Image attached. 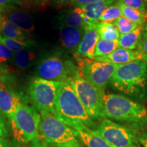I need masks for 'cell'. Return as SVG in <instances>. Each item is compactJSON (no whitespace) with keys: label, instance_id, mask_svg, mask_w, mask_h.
Segmentation results:
<instances>
[{"label":"cell","instance_id":"7c38bea8","mask_svg":"<svg viewBox=\"0 0 147 147\" xmlns=\"http://www.w3.org/2000/svg\"><path fill=\"white\" fill-rule=\"evenodd\" d=\"M0 14L28 36L34 32V21L26 11L16 6L0 7Z\"/></svg>","mask_w":147,"mask_h":147},{"label":"cell","instance_id":"7a4b0ae2","mask_svg":"<svg viewBox=\"0 0 147 147\" xmlns=\"http://www.w3.org/2000/svg\"><path fill=\"white\" fill-rule=\"evenodd\" d=\"M55 115L75 131L87 127L95 130L97 126L79 100L70 82H63L59 90Z\"/></svg>","mask_w":147,"mask_h":147},{"label":"cell","instance_id":"6da1fadb","mask_svg":"<svg viewBox=\"0 0 147 147\" xmlns=\"http://www.w3.org/2000/svg\"><path fill=\"white\" fill-rule=\"evenodd\" d=\"M106 119L135 130L147 127V108L121 95L105 93L103 96Z\"/></svg>","mask_w":147,"mask_h":147},{"label":"cell","instance_id":"52a82bcc","mask_svg":"<svg viewBox=\"0 0 147 147\" xmlns=\"http://www.w3.org/2000/svg\"><path fill=\"white\" fill-rule=\"evenodd\" d=\"M63 82L34 77L29 84V94L34 108L40 114L50 113L55 115L58 92Z\"/></svg>","mask_w":147,"mask_h":147},{"label":"cell","instance_id":"8992f818","mask_svg":"<svg viewBox=\"0 0 147 147\" xmlns=\"http://www.w3.org/2000/svg\"><path fill=\"white\" fill-rule=\"evenodd\" d=\"M70 82L90 117L93 120L100 121L106 119L103 104L104 91L87 81L80 74L75 76Z\"/></svg>","mask_w":147,"mask_h":147},{"label":"cell","instance_id":"d4e9b609","mask_svg":"<svg viewBox=\"0 0 147 147\" xmlns=\"http://www.w3.org/2000/svg\"><path fill=\"white\" fill-rule=\"evenodd\" d=\"M119 47L118 40L110 41L100 39L97 42L94 52V57H103L110 54ZM93 57V58H94Z\"/></svg>","mask_w":147,"mask_h":147},{"label":"cell","instance_id":"d590c367","mask_svg":"<svg viewBox=\"0 0 147 147\" xmlns=\"http://www.w3.org/2000/svg\"><path fill=\"white\" fill-rule=\"evenodd\" d=\"M0 147H10L8 140L5 138H0Z\"/></svg>","mask_w":147,"mask_h":147},{"label":"cell","instance_id":"8d00e7d4","mask_svg":"<svg viewBox=\"0 0 147 147\" xmlns=\"http://www.w3.org/2000/svg\"><path fill=\"white\" fill-rule=\"evenodd\" d=\"M73 0H57V1L60 4H66V3H71Z\"/></svg>","mask_w":147,"mask_h":147},{"label":"cell","instance_id":"3957f363","mask_svg":"<svg viewBox=\"0 0 147 147\" xmlns=\"http://www.w3.org/2000/svg\"><path fill=\"white\" fill-rule=\"evenodd\" d=\"M110 84L126 95H142L147 85V65L138 59L130 63L118 65Z\"/></svg>","mask_w":147,"mask_h":147},{"label":"cell","instance_id":"44dd1931","mask_svg":"<svg viewBox=\"0 0 147 147\" xmlns=\"http://www.w3.org/2000/svg\"><path fill=\"white\" fill-rule=\"evenodd\" d=\"M144 33V29L143 27L139 26L133 32L126 34L120 35L118 40L119 47L135 51L139 45L140 42L142 41Z\"/></svg>","mask_w":147,"mask_h":147},{"label":"cell","instance_id":"f1b7e54d","mask_svg":"<svg viewBox=\"0 0 147 147\" xmlns=\"http://www.w3.org/2000/svg\"><path fill=\"white\" fill-rule=\"evenodd\" d=\"M14 53L10 51L8 48L0 43V64H5L12 62L13 60Z\"/></svg>","mask_w":147,"mask_h":147},{"label":"cell","instance_id":"277c9868","mask_svg":"<svg viewBox=\"0 0 147 147\" xmlns=\"http://www.w3.org/2000/svg\"><path fill=\"white\" fill-rule=\"evenodd\" d=\"M38 135L34 141L42 142V145H59L78 142L76 131L62 122L52 113L40 114Z\"/></svg>","mask_w":147,"mask_h":147},{"label":"cell","instance_id":"4316f807","mask_svg":"<svg viewBox=\"0 0 147 147\" xmlns=\"http://www.w3.org/2000/svg\"><path fill=\"white\" fill-rule=\"evenodd\" d=\"M113 23L117 27L120 35L126 34L133 32L134 30L138 28V27H139L133 22L124 17L123 16H121V17L117 18Z\"/></svg>","mask_w":147,"mask_h":147},{"label":"cell","instance_id":"4dcf8cb0","mask_svg":"<svg viewBox=\"0 0 147 147\" xmlns=\"http://www.w3.org/2000/svg\"><path fill=\"white\" fill-rule=\"evenodd\" d=\"M8 131L7 129L5 121L3 117L2 114L0 113V138H5L8 136Z\"/></svg>","mask_w":147,"mask_h":147},{"label":"cell","instance_id":"484cf974","mask_svg":"<svg viewBox=\"0 0 147 147\" xmlns=\"http://www.w3.org/2000/svg\"><path fill=\"white\" fill-rule=\"evenodd\" d=\"M121 16H122V12H121L120 6L116 3V4L110 5L103 12L99 21L113 23Z\"/></svg>","mask_w":147,"mask_h":147},{"label":"cell","instance_id":"e575fe53","mask_svg":"<svg viewBox=\"0 0 147 147\" xmlns=\"http://www.w3.org/2000/svg\"><path fill=\"white\" fill-rule=\"evenodd\" d=\"M56 147H80V144H79V142H72L66 143V144H63L57 145Z\"/></svg>","mask_w":147,"mask_h":147},{"label":"cell","instance_id":"4fadbf2b","mask_svg":"<svg viewBox=\"0 0 147 147\" xmlns=\"http://www.w3.org/2000/svg\"><path fill=\"white\" fill-rule=\"evenodd\" d=\"M95 25L84 27V36L76 50V56L89 59L94 57L95 47L100 40Z\"/></svg>","mask_w":147,"mask_h":147},{"label":"cell","instance_id":"836d02e7","mask_svg":"<svg viewBox=\"0 0 147 147\" xmlns=\"http://www.w3.org/2000/svg\"><path fill=\"white\" fill-rule=\"evenodd\" d=\"M102 1V0H73L70 3H71L74 7L81 6V5H87L89 3L97 2V1Z\"/></svg>","mask_w":147,"mask_h":147},{"label":"cell","instance_id":"ffe728a7","mask_svg":"<svg viewBox=\"0 0 147 147\" xmlns=\"http://www.w3.org/2000/svg\"><path fill=\"white\" fill-rule=\"evenodd\" d=\"M37 54L32 48L21 50L14 55L12 63L16 68L21 70L29 69L36 63Z\"/></svg>","mask_w":147,"mask_h":147},{"label":"cell","instance_id":"9a60e30c","mask_svg":"<svg viewBox=\"0 0 147 147\" xmlns=\"http://www.w3.org/2000/svg\"><path fill=\"white\" fill-rule=\"evenodd\" d=\"M93 59L115 65H123L139 59V57L136 53V51L119 47L109 55L103 57H97L93 58Z\"/></svg>","mask_w":147,"mask_h":147},{"label":"cell","instance_id":"2e32d148","mask_svg":"<svg viewBox=\"0 0 147 147\" xmlns=\"http://www.w3.org/2000/svg\"><path fill=\"white\" fill-rule=\"evenodd\" d=\"M117 0H102L97 2L89 3L79 7L91 26L99 22V19L103 12L110 5H113L115 1L117 2Z\"/></svg>","mask_w":147,"mask_h":147},{"label":"cell","instance_id":"5bb4252c","mask_svg":"<svg viewBox=\"0 0 147 147\" xmlns=\"http://www.w3.org/2000/svg\"><path fill=\"white\" fill-rule=\"evenodd\" d=\"M84 34V27H73L61 25V45L65 49L76 51Z\"/></svg>","mask_w":147,"mask_h":147},{"label":"cell","instance_id":"f35d334b","mask_svg":"<svg viewBox=\"0 0 147 147\" xmlns=\"http://www.w3.org/2000/svg\"><path fill=\"white\" fill-rule=\"evenodd\" d=\"M142 40H147V27L146 28L144 29V34H143Z\"/></svg>","mask_w":147,"mask_h":147},{"label":"cell","instance_id":"9c48e42d","mask_svg":"<svg viewBox=\"0 0 147 147\" xmlns=\"http://www.w3.org/2000/svg\"><path fill=\"white\" fill-rule=\"evenodd\" d=\"M76 59L79 74L103 91L110 83L118 65L78 56Z\"/></svg>","mask_w":147,"mask_h":147},{"label":"cell","instance_id":"74e56055","mask_svg":"<svg viewBox=\"0 0 147 147\" xmlns=\"http://www.w3.org/2000/svg\"><path fill=\"white\" fill-rule=\"evenodd\" d=\"M139 59L144 61L146 63V65H147V54L140 55V56L139 57Z\"/></svg>","mask_w":147,"mask_h":147},{"label":"cell","instance_id":"cb8c5ba5","mask_svg":"<svg viewBox=\"0 0 147 147\" xmlns=\"http://www.w3.org/2000/svg\"><path fill=\"white\" fill-rule=\"evenodd\" d=\"M0 43H1L5 47L8 48L9 50L12 51L14 54L25 49L34 47V42L30 40H27V41H22V40L10 39V38L1 37Z\"/></svg>","mask_w":147,"mask_h":147},{"label":"cell","instance_id":"d6986e66","mask_svg":"<svg viewBox=\"0 0 147 147\" xmlns=\"http://www.w3.org/2000/svg\"><path fill=\"white\" fill-rule=\"evenodd\" d=\"M0 35L10 39H15L22 41L29 40V37L21 29L9 21L6 18L0 14Z\"/></svg>","mask_w":147,"mask_h":147},{"label":"cell","instance_id":"d6a6232c","mask_svg":"<svg viewBox=\"0 0 147 147\" xmlns=\"http://www.w3.org/2000/svg\"><path fill=\"white\" fill-rule=\"evenodd\" d=\"M138 141L143 147H147V131L138 132Z\"/></svg>","mask_w":147,"mask_h":147},{"label":"cell","instance_id":"1f68e13d","mask_svg":"<svg viewBox=\"0 0 147 147\" xmlns=\"http://www.w3.org/2000/svg\"><path fill=\"white\" fill-rule=\"evenodd\" d=\"M20 3V0H0V7L16 6Z\"/></svg>","mask_w":147,"mask_h":147},{"label":"cell","instance_id":"e0dca14e","mask_svg":"<svg viewBox=\"0 0 147 147\" xmlns=\"http://www.w3.org/2000/svg\"><path fill=\"white\" fill-rule=\"evenodd\" d=\"M61 25L73 27H85L91 26L87 18L79 6L74 7L72 10L66 12L61 18Z\"/></svg>","mask_w":147,"mask_h":147},{"label":"cell","instance_id":"8fae6325","mask_svg":"<svg viewBox=\"0 0 147 147\" xmlns=\"http://www.w3.org/2000/svg\"><path fill=\"white\" fill-rule=\"evenodd\" d=\"M23 104L21 95L0 77V113L9 119Z\"/></svg>","mask_w":147,"mask_h":147},{"label":"cell","instance_id":"60d3db41","mask_svg":"<svg viewBox=\"0 0 147 147\" xmlns=\"http://www.w3.org/2000/svg\"><path fill=\"white\" fill-rule=\"evenodd\" d=\"M144 1L145 2V3H146V7H147V0H144Z\"/></svg>","mask_w":147,"mask_h":147},{"label":"cell","instance_id":"83f0119b","mask_svg":"<svg viewBox=\"0 0 147 147\" xmlns=\"http://www.w3.org/2000/svg\"><path fill=\"white\" fill-rule=\"evenodd\" d=\"M117 3L142 12H146V5L144 0H117Z\"/></svg>","mask_w":147,"mask_h":147},{"label":"cell","instance_id":"30bf717a","mask_svg":"<svg viewBox=\"0 0 147 147\" xmlns=\"http://www.w3.org/2000/svg\"><path fill=\"white\" fill-rule=\"evenodd\" d=\"M95 131L114 147H129L139 144L138 131L108 119L101 121Z\"/></svg>","mask_w":147,"mask_h":147},{"label":"cell","instance_id":"7402d4cb","mask_svg":"<svg viewBox=\"0 0 147 147\" xmlns=\"http://www.w3.org/2000/svg\"><path fill=\"white\" fill-rule=\"evenodd\" d=\"M117 3L120 6L122 16L133 22L138 26L143 27V25H144L147 22V11L142 12V11L129 8L122 3L117 2Z\"/></svg>","mask_w":147,"mask_h":147},{"label":"cell","instance_id":"5b68a950","mask_svg":"<svg viewBox=\"0 0 147 147\" xmlns=\"http://www.w3.org/2000/svg\"><path fill=\"white\" fill-rule=\"evenodd\" d=\"M9 119L17 142H31L38 136L41 117L34 107L23 104Z\"/></svg>","mask_w":147,"mask_h":147},{"label":"cell","instance_id":"ac0fdd59","mask_svg":"<svg viewBox=\"0 0 147 147\" xmlns=\"http://www.w3.org/2000/svg\"><path fill=\"white\" fill-rule=\"evenodd\" d=\"M76 131L77 137L87 147H114L91 129L87 127Z\"/></svg>","mask_w":147,"mask_h":147},{"label":"cell","instance_id":"f546056e","mask_svg":"<svg viewBox=\"0 0 147 147\" xmlns=\"http://www.w3.org/2000/svg\"><path fill=\"white\" fill-rule=\"evenodd\" d=\"M135 51L138 57L140 55L147 54V40H142Z\"/></svg>","mask_w":147,"mask_h":147},{"label":"cell","instance_id":"ab89813d","mask_svg":"<svg viewBox=\"0 0 147 147\" xmlns=\"http://www.w3.org/2000/svg\"><path fill=\"white\" fill-rule=\"evenodd\" d=\"M129 147H140L138 145H131V146H129Z\"/></svg>","mask_w":147,"mask_h":147},{"label":"cell","instance_id":"b9f144b4","mask_svg":"<svg viewBox=\"0 0 147 147\" xmlns=\"http://www.w3.org/2000/svg\"><path fill=\"white\" fill-rule=\"evenodd\" d=\"M1 35H0V39H1Z\"/></svg>","mask_w":147,"mask_h":147},{"label":"cell","instance_id":"603a6c76","mask_svg":"<svg viewBox=\"0 0 147 147\" xmlns=\"http://www.w3.org/2000/svg\"><path fill=\"white\" fill-rule=\"evenodd\" d=\"M95 27H96L100 39L115 41V40H118L120 37L119 31L117 30V27L113 25V23L99 21L95 25Z\"/></svg>","mask_w":147,"mask_h":147},{"label":"cell","instance_id":"ba28073f","mask_svg":"<svg viewBox=\"0 0 147 147\" xmlns=\"http://www.w3.org/2000/svg\"><path fill=\"white\" fill-rule=\"evenodd\" d=\"M37 77L54 82H71L79 74L77 65L57 56L42 59L36 67Z\"/></svg>","mask_w":147,"mask_h":147}]
</instances>
